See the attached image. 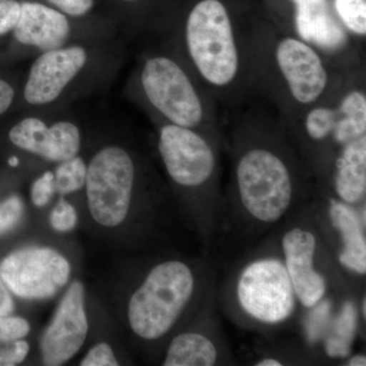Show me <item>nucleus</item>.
<instances>
[{
	"instance_id": "obj_31",
	"label": "nucleus",
	"mask_w": 366,
	"mask_h": 366,
	"mask_svg": "<svg viewBox=\"0 0 366 366\" xmlns=\"http://www.w3.org/2000/svg\"><path fill=\"white\" fill-rule=\"evenodd\" d=\"M16 92L11 84L0 78V117L9 110L14 104Z\"/></svg>"
},
{
	"instance_id": "obj_1",
	"label": "nucleus",
	"mask_w": 366,
	"mask_h": 366,
	"mask_svg": "<svg viewBox=\"0 0 366 366\" xmlns=\"http://www.w3.org/2000/svg\"><path fill=\"white\" fill-rule=\"evenodd\" d=\"M112 39L84 41L34 57L21 96L33 112L53 109L105 85L117 71Z\"/></svg>"
},
{
	"instance_id": "obj_29",
	"label": "nucleus",
	"mask_w": 366,
	"mask_h": 366,
	"mask_svg": "<svg viewBox=\"0 0 366 366\" xmlns=\"http://www.w3.org/2000/svg\"><path fill=\"white\" fill-rule=\"evenodd\" d=\"M21 11L18 0H0V36L11 33Z\"/></svg>"
},
{
	"instance_id": "obj_33",
	"label": "nucleus",
	"mask_w": 366,
	"mask_h": 366,
	"mask_svg": "<svg viewBox=\"0 0 366 366\" xmlns=\"http://www.w3.org/2000/svg\"><path fill=\"white\" fill-rule=\"evenodd\" d=\"M349 366H365L366 357L365 355H355L349 360Z\"/></svg>"
},
{
	"instance_id": "obj_24",
	"label": "nucleus",
	"mask_w": 366,
	"mask_h": 366,
	"mask_svg": "<svg viewBox=\"0 0 366 366\" xmlns=\"http://www.w3.org/2000/svg\"><path fill=\"white\" fill-rule=\"evenodd\" d=\"M55 192H56V187H55L54 173L51 171H46L33 182L31 187V199L34 206L43 208L49 203Z\"/></svg>"
},
{
	"instance_id": "obj_27",
	"label": "nucleus",
	"mask_w": 366,
	"mask_h": 366,
	"mask_svg": "<svg viewBox=\"0 0 366 366\" xmlns=\"http://www.w3.org/2000/svg\"><path fill=\"white\" fill-rule=\"evenodd\" d=\"M45 4L76 20L90 13L95 6V0H46Z\"/></svg>"
},
{
	"instance_id": "obj_22",
	"label": "nucleus",
	"mask_w": 366,
	"mask_h": 366,
	"mask_svg": "<svg viewBox=\"0 0 366 366\" xmlns=\"http://www.w3.org/2000/svg\"><path fill=\"white\" fill-rule=\"evenodd\" d=\"M337 11L349 30L357 35L366 34L365 0H335Z\"/></svg>"
},
{
	"instance_id": "obj_21",
	"label": "nucleus",
	"mask_w": 366,
	"mask_h": 366,
	"mask_svg": "<svg viewBox=\"0 0 366 366\" xmlns=\"http://www.w3.org/2000/svg\"><path fill=\"white\" fill-rule=\"evenodd\" d=\"M338 119V110L333 108H312L305 117V132L307 136L315 142L325 141L333 134L335 125Z\"/></svg>"
},
{
	"instance_id": "obj_6",
	"label": "nucleus",
	"mask_w": 366,
	"mask_h": 366,
	"mask_svg": "<svg viewBox=\"0 0 366 366\" xmlns=\"http://www.w3.org/2000/svg\"><path fill=\"white\" fill-rule=\"evenodd\" d=\"M136 182V165L129 151L117 144L103 147L86 168V192L94 220L115 227L125 220Z\"/></svg>"
},
{
	"instance_id": "obj_20",
	"label": "nucleus",
	"mask_w": 366,
	"mask_h": 366,
	"mask_svg": "<svg viewBox=\"0 0 366 366\" xmlns=\"http://www.w3.org/2000/svg\"><path fill=\"white\" fill-rule=\"evenodd\" d=\"M356 327L355 308L351 303H346L336 324V335L327 340V352L332 357H344L348 355Z\"/></svg>"
},
{
	"instance_id": "obj_4",
	"label": "nucleus",
	"mask_w": 366,
	"mask_h": 366,
	"mask_svg": "<svg viewBox=\"0 0 366 366\" xmlns=\"http://www.w3.org/2000/svg\"><path fill=\"white\" fill-rule=\"evenodd\" d=\"M137 83L147 104L164 122L192 129L203 124V100L177 57L163 52L144 57L137 69Z\"/></svg>"
},
{
	"instance_id": "obj_10",
	"label": "nucleus",
	"mask_w": 366,
	"mask_h": 366,
	"mask_svg": "<svg viewBox=\"0 0 366 366\" xmlns=\"http://www.w3.org/2000/svg\"><path fill=\"white\" fill-rule=\"evenodd\" d=\"M71 20L43 2L23 1L19 20L11 34L19 45L33 51L34 57L71 43L112 39L76 33Z\"/></svg>"
},
{
	"instance_id": "obj_9",
	"label": "nucleus",
	"mask_w": 366,
	"mask_h": 366,
	"mask_svg": "<svg viewBox=\"0 0 366 366\" xmlns=\"http://www.w3.org/2000/svg\"><path fill=\"white\" fill-rule=\"evenodd\" d=\"M158 150L168 175L180 187L197 189L215 172V153L196 129L165 122L159 129Z\"/></svg>"
},
{
	"instance_id": "obj_16",
	"label": "nucleus",
	"mask_w": 366,
	"mask_h": 366,
	"mask_svg": "<svg viewBox=\"0 0 366 366\" xmlns=\"http://www.w3.org/2000/svg\"><path fill=\"white\" fill-rule=\"evenodd\" d=\"M330 217L343 240L339 261L351 271L365 274L366 242L360 218L348 204L336 201L330 207Z\"/></svg>"
},
{
	"instance_id": "obj_14",
	"label": "nucleus",
	"mask_w": 366,
	"mask_h": 366,
	"mask_svg": "<svg viewBox=\"0 0 366 366\" xmlns=\"http://www.w3.org/2000/svg\"><path fill=\"white\" fill-rule=\"evenodd\" d=\"M282 247L296 297L303 307H315L326 295L327 283L315 268V235L302 228L291 229L284 235Z\"/></svg>"
},
{
	"instance_id": "obj_26",
	"label": "nucleus",
	"mask_w": 366,
	"mask_h": 366,
	"mask_svg": "<svg viewBox=\"0 0 366 366\" xmlns=\"http://www.w3.org/2000/svg\"><path fill=\"white\" fill-rule=\"evenodd\" d=\"M30 325L23 317H0V341L14 342L21 340L30 333Z\"/></svg>"
},
{
	"instance_id": "obj_35",
	"label": "nucleus",
	"mask_w": 366,
	"mask_h": 366,
	"mask_svg": "<svg viewBox=\"0 0 366 366\" xmlns=\"http://www.w3.org/2000/svg\"><path fill=\"white\" fill-rule=\"evenodd\" d=\"M9 164L11 167H16L20 164V160L16 157H11L9 159Z\"/></svg>"
},
{
	"instance_id": "obj_37",
	"label": "nucleus",
	"mask_w": 366,
	"mask_h": 366,
	"mask_svg": "<svg viewBox=\"0 0 366 366\" xmlns=\"http://www.w3.org/2000/svg\"><path fill=\"white\" fill-rule=\"evenodd\" d=\"M122 2H127V4H131V2L139 1V0H120Z\"/></svg>"
},
{
	"instance_id": "obj_32",
	"label": "nucleus",
	"mask_w": 366,
	"mask_h": 366,
	"mask_svg": "<svg viewBox=\"0 0 366 366\" xmlns=\"http://www.w3.org/2000/svg\"><path fill=\"white\" fill-rule=\"evenodd\" d=\"M14 310V301L7 291L6 284L0 277V317L11 314Z\"/></svg>"
},
{
	"instance_id": "obj_5",
	"label": "nucleus",
	"mask_w": 366,
	"mask_h": 366,
	"mask_svg": "<svg viewBox=\"0 0 366 366\" xmlns=\"http://www.w3.org/2000/svg\"><path fill=\"white\" fill-rule=\"evenodd\" d=\"M236 184L243 209L261 224L280 221L293 199V180L287 164L276 152L254 147L236 166Z\"/></svg>"
},
{
	"instance_id": "obj_15",
	"label": "nucleus",
	"mask_w": 366,
	"mask_h": 366,
	"mask_svg": "<svg viewBox=\"0 0 366 366\" xmlns=\"http://www.w3.org/2000/svg\"><path fill=\"white\" fill-rule=\"evenodd\" d=\"M335 189L344 203H358L366 192V134L349 142L336 163Z\"/></svg>"
},
{
	"instance_id": "obj_7",
	"label": "nucleus",
	"mask_w": 366,
	"mask_h": 366,
	"mask_svg": "<svg viewBox=\"0 0 366 366\" xmlns=\"http://www.w3.org/2000/svg\"><path fill=\"white\" fill-rule=\"evenodd\" d=\"M240 307L252 319L278 324L289 319L295 307V292L285 264L266 257L250 262L237 282Z\"/></svg>"
},
{
	"instance_id": "obj_8",
	"label": "nucleus",
	"mask_w": 366,
	"mask_h": 366,
	"mask_svg": "<svg viewBox=\"0 0 366 366\" xmlns=\"http://www.w3.org/2000/svg\"><path fill=\"white\" fill-rule=\"evenodd\" d=\"M71 266L66 257L48 247L16 250L0 264V277L14 295L46 300L66 285Z\"/></svg>"
},
{
	"instance_id": "obj_17",
	"label": "nucleus",
	"mask_w": 366,
	"mask_h": 366,
	"mask_svg": "<svg viewBox=\"0 0 366 366\" xmlns=\"http://www.w3.org/2000/svg\"><path fill=\"white\" fill-rule=\"evenodd\" d=\"M218 351L208 337L199 333L178 335L171 342L163 365L212 366L217 363Z\"/></svg>"
},
{
	"instance_id": "obj_3",
	"label": "nucleus",
	"mask_w": 366,
	"mask_h": 366,
	"mask_svg": "<svg viewBox=\"0 0 366 366\" xmlns=\"http://www.w3.org/2000/svg\"><path fill=\"white\" fill-rule=\"evenodd\" d=\"M196 289L194 272L184 262H162L152 269L132 295L129 322L137 336L156 340L170 331Z\"/></svg>"
},
{
	"instance_id": "obj_2",
	"label": "nucleus",
	"mask_w": 366,
	"mask_h": 366,
	"mask_svg": "<svg viewBox=\"0 0 366 366\" xmlns=\"http://www.w3.org/2000/svg\"><path fill=\"white\" fill-rule=\"evenodd\" d=\"M182 34L190 64L204 83L215 88L234 83L242 57L232 21L220 0L197 2Z\"/></svg>"
},
{
	"instance_id": "obj_28",
	"label": "nucleus",
	"mask_w": 366,
	"mask_h": 366,
	"mask_svg": "<svg viewBox=\"0 0 366 366\" xmlns=\"http://www.w3.org/2000/svg\"><path fill=\"white\" fill-rule=\"evenodd\" d=\"M119 365L112 347L100 343L89 351L81 360V366H117Z\"/></svg>"
},
{
	"instance_id": "obj_13",
	"label": "nucleus",
	"mask_w": 366,
	"mask_h": 366,
	"mask_svg": "<svg viewBox=\"0 0 366 366\" xmlns=\"http://www.w3.org/2000/svg\"><path fill=\"white\" fill-rule=\"evenodd\" d=\"M274 56L289 93L298 104H314L322 97L329 74L312 46L297 38L285 37L277 44Z\"/></svg>"
},
{
	"instance_id": "obj_23",
	"label": "nucleus",
	"mask_w": 366,
	"mask_h": 366,
	"mask_svg": "<svg viewBox=\"0 0 366 366\" xmlns=\"http://www.w3.org/2000/svg\"><path fill=\"white\" fill-rule=\"evenodd\" d=\"M78 223V214L72 204L61 199L50 213V225L57 232L74 230Z\"/></svg>"
},
{
	"instance_id": "obj_11",
	"label": "nucleus",
	"mask_w": 366,
	"mask_h": 366,
	"mask_svg": "<svg viewBox=\"0 0 366 366\" xmlns=\"http://www.w3.org/2000/svg\"><path fill=\"white\" fill-rule=\"evenodd\" d=\"M88 331L85 291L81 283L74 282L41 338L40 349L45 365H61L71 360L85 343Z\"/></svg>"
},
{
	"instance_id": "obj_30",
	"label": "nucleus",
	"mask_w": 366,
	"mask_h": 366,
	"mask_svg": "<svg viewBox=\"0 0 366 366\" xmlns=\"http://www.w3.org/2000/svg\"><path fill=\"white\" fill-rule=\"evenodd\" d=\"M28 342L26 341H14L11 346L0 350V366H14L20 365L26 360L29 353Z\"/></svg>"
},
{
	"instance_id": "obj_25",
	"label": "nucleus",
	"mask_w": 366,
	"mask_h": 366,
	"mask_svg": "<svg viewBox=\"0 0 366 366\" xmlns=\"http://www.w3.org/2000/svg\"><path fill=\"white\" fill-rule=\"evenodd\" d=\"M24 213L23 202L19 197H11L0 204V235L16 227Z\"/></svg>"
},
{
	"instance_id": "obj_12",
	"label": "nucleus",
	"mask_w": 366,
	"mask_h": 366,
	"mask_svg": "<svg viewBox=\"0 0 366 366\" xmlns=\"http://www.w3.org/2000/svg\"><path fill=\"white\" fill-rule=\"evenodd\" d=\"M9 139L20 150L57 164L78 156L83 141L81 129L72 120L47 122L36 114L16 122Z\"/></svg>"
},
{
	"instance_id": "obj_19",
	"label": "nucleus",
	"mask_w": 366,
	"mask_h": 366,
	"mask_svg": "<svg viewBox=\"0 0 366 366\" xmlns=\"http://www.w3.org/2000/svg\"><path fill=\"white\" fill-rule=\"evenodd\" d=\"M88 164L79 156L59 163L54 172L56 192L62 196L74 194L85 187Z\"/></svg>"
},
{
	"instance_id": "obj_34",
	"label": "nucleus",
	"mask_w": 366,
	"mask_h": 366,
	"mask_svg": "<svg viewBox=\"0 0 366 366\" xmlns=\"http://www.w3.org/2000/svg\"><path fill=\"white\" fill-rule=\"evenodd\" d=\"M257 366H281L282 362L277 360H273V358H266V360H262L259 361V362L255 363Z\"/></svg>"
},
{
	"instance_id": "obj_18",
	"label": "nucleus",
	"mask_w": 366,
	"mask_h": 366,
	"mask_svg": "<svg viewBox=\"0 0 366 366\" xmlns=\"http://www.w3.org/2000/svg\"><path fill=\"white\" fill-rule=\"evenodd\" d=\"M333 131L335 141L346 144L366 134V97L361 91H351L341 101Z\"/></svg>"
},
{
	"instance_id": "obj_36",
	"label": "nucleus",
	"mask_w": 366,
	"mask_h": 366,
	"mask_svg": "<svg viewBox=\"0 0 366 366\" xmlns=\"http://www.w3.org/2000/svg\"><path fill=\"white\" fill-rule=\"evenodd\" d=\"M362 307H363V317H365V315H366V303H365V298H363V305H362Z\"/></svg>"
}]
</instances>
